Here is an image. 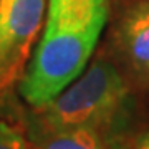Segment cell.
<instances>
[{"label":"cell","instance_id":"1","mask_svg":"<svg viewBox=\"0 0 149 149\" xmlns=\"http://www.w3.org/2000/svg\"><path fill=\"white\" fill-rule=\"evenodd\" d=\"M109 13V0H50L45 30L20 81V95L40 109L86 68Z\"/></svg>","mask_w":149,"mask_h":149},{"label":"cell","instance_id":"2","mask_svg":"<svg viewBox=\"0 0 149 149\" xmlns=\"http://www.w3.org/2000/svg\"><path fill=\"white\" fill-rule=\"evenodd\" d=\"M128 85L108 60H95L86 71L70 83L43 108L35 109V119L43 128L108 129L128 101Z\"/></svg>","mask_w":149,"mask_h":149},{"label":"cell","instance_id":"3","mask_svg":"<svg viewBox=\"0 0 149 149\" xmlns=\"http://www.w3.org/2000/svg\"><path fill=\"white\" fill-rule=\"evenodd\" d=\"M43 17L45 0H0V98L20 78Z\"/></svg>","mask_w":149,"mask_h":149},{"label":"cell","instance_id":"4","mask_svg":"<svg viewBox=\"0 0 149 149\" xmlns=\"http://www.w3.org/2000/svg\"><path fill=\"white\" fill-rule=\"evenodd\" d=\"M118 47L134 76L149 83V0L136 3L123 17Z\"/></svg>","mask_w":149,"mask_h":149},{"label":"cell","instance_id":"5","mask_svg":"<svg viewBox=\"0 0 149 149\" xmlns=\"http://www.w3.org/2000/svg\"><path fill=\"white\" fill-rule=\"evenodd\" d=\"M30 136L35 149H109L103 129L96 128L48 129L33 123Z\"/></svg>","mask_w":149,"mask_h":149},{"label":"cell","instance_id":"6","mask_svg":"<svg viewBox=\"0 0 149 149\" xmlns=\"http://www.w3.org/2000/svg\"><path fill=\"white\" fill-rule=\"evenodd\" d=\"M0 149H28V143L22 129L0 118Z\"/></svg>","mask_w":149,"mask_h":149},{"label":"cell","instance_id":"7","mask_svg":"<svg viewBox=\"0 0 149 149\" xmlns=\"http://www.w3.org/2000/svg\"><path fill=\"white\" fill-rule=\"evenodd\" d=\"M136 149H149V129L143 134V138L139 139V143H138V146H136Z\"/></svg>","mask_w":149,"mask_h":149},{"label":"cell","instance_id":"8","mask_svg":"<svg viewBox=\"0 0 149 149\" xmlns=\"http://www.w3.org/2000/svg\"><path fill=\"white\" fill-rule=\"evenodd\" d=\"M28 149H30V146H28Z\"/></svg>","mask_w":149,"mask_h":149}]
</instances>
